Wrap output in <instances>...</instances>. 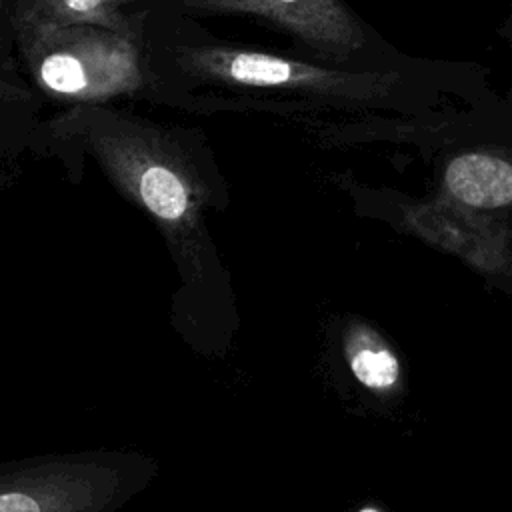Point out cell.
<instances>
[{
  "label": "cell",
  "mask_w": 512,
  "mask_h": 512,
  "mask_svg": "<svg viewBox=\"0 0 512 512\" xmlns=\"http://www.w3.org/2000/svg\"><path fill=\"white\" fill-rule=\"evenodd\" d=\"M176 62L186 76L204 84L288 90L348 104H372L396 80L394 74L346 72L232 46H184Z\"/></svg>",
  "instance_id": "cell-3"
},
{
  "label": "cell",
  "mask_w": 512,
  "mask_h": 512,
  "mask_svg": "<svg viewBox=\"0 0 512 512\" xmlns=\"http://www.w3.org/2000/svg\"><path fill=\"white\" fill-rule=\"evenodd\" d=\"M360 512H380L378 508H372V506H366V508H362Z\"/></svg>",
  "instance_id": "cell-9"
},
{
  "label": "cell",
  "mask_w": 512,
  "mask_h": 512,
  "mask_svg": "<svg viewBox=\"0 0 512 512\" xmlns=\"http://www.w3.org/2000/svg\"><path fill=\"white\" fill-rule=\"evenodd\" d=\"M448 192L472 208H502L512 202V166L486 154H462L444 174Z\"/></svg>",
  "instance_id": "cell-6"
},
{
  "label": "cell",
  "mask_w": 512,
  "mask_h": 512,
  "mask_svg": "<svg viewBox=\"0 0 512 512\" xmlns=\"http://www.w3.org/2000/svg\"><path fill=\"white\" fill-rule=\"evenodd\" d=\"M130 0H14V30L36 26L96 24L110 30H130L120 6Z\"/></svg>",
  "instance_id": "cell-7"
},
{
  "label": "cell",
  "mask_w": 512,
  "mask_h": 512,
  "mask_svg": "<svg viewBox=\"0 0 512 512\" xmlns=\"http://www.w3.org/2000/svg\"><path fill=\"white\" fill-rule=\"evenodd\" d=\"M346 360L354 378L374 392H390L400 380V362L390 346L370 328L346 332Z\"/></svg>",
  "instance_id": "cell-8"
},
{
  "label": "cell",
  "mask_w": 512,
  "mask_h": 512,
  "mask_svg": "<svg viewBox=\"0 0 512 512\" xmlns=\"http://www.w3.org/2000/svg\"><path fill=\"white\" fill-rule=\"evenodd\" d=\"M16 36L32 78L52 96L100 102L146 84L132 30L70 24L24 28Z\"/></svg>",
  "instance_id": "cell-2"
},
{
  "label": "cell",
  "mask_w": 512,
  "mask_h": 512,
  "mask_svg": "<svg viewBox=\"0 0 512 512\" xmlns=\"http://www.w3.org/2000/svg\"><path fill=\"white\" fill-rule=\"evenodd\" d=\"M64 124L82 138L116 186L166 230H194L202 188L192 164L166 132L108 110H80Z\"/></svg>",
  "instance_id": "cell-1"
},
{
  "label": "cell",
  "mask_w": 512,
  "mask_h": 512,
  "mask_svg": "<svg viewBox=\"0 0 512 512\" xmlns=\"http://www.w3.org/2000/svg\"><path fill=\"white\" fill-rule=\"evenodd\" d=\"M100 462H50L4 482L0 512H100L110 506L120 478Z\"/></svg>",
  "instance_id": "cell-5"
},
{
  "label": "cell",
  "mask_w": 512,
  "mask_h": 512,
  "mask_svg": "<svg viewBox=\"0 0 512 512\" xmlns=\"http://www.w3.org/2000/svg\"><path fill=\"white\" fill-rule=\"evenodd\" d=\"M186 8L212 14L266 18L296 36L322 58L346 62L364 44L358 18L342 0H182Z\"/></svg>",
  "instance_id": "cell-4"
}]
</instances>
